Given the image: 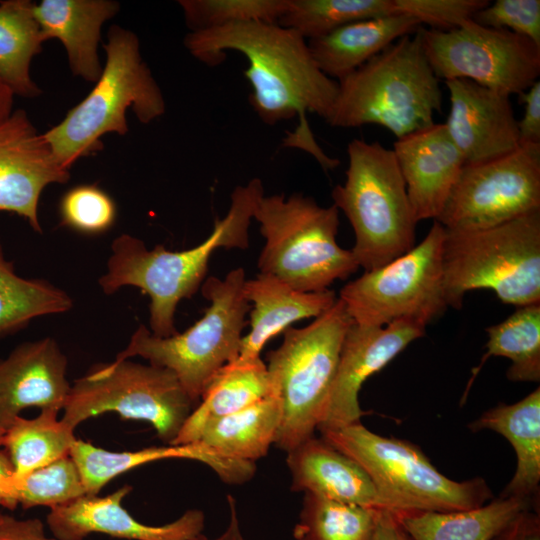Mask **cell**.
<instances>
[{
  "instance_id": "6da1fadb",
  "label": "cell",
  "mask_w": 540,
  "mask_h": 540,
  "mask_svg": "<svg viewBox=\"0 0 540 540\" xmlns=\"http://www.w3.org/2000/svg\"><path fill=\"white\" fill-rule=\"evenodd\" d=\"M184 46L210 66L221 64L228 50L243 54L248 60L244 76L252 88L249 102L261 121L274 125L298 116L301 145L305 143L322 165L328 161L314 141L305 114L326 121L338 82L318 68L307 40L298 32L277 23H235L189 32Z\"/></svg>"
},
{
  "instance_id": "7a4b0ae2",
  "label": "cell",
  "mask_w": 540,
  "mask_h": 540,
  "mask_svg": "<svg viewBox=\"0 0 540 540\" xmlns=\"http://www.w3.org/2000/svg\"><path fill=\"white\" fill-rule=\"evenodd\" d=\"M263 195V182L259 178L235 187L226 215L216 218L207 239L190 249L170 251L158 244L149 250L141 239L126 233L119 235L111 243V254L106 272L98 280L99 287L106 295L125 286L139 288L150 298L151 333L157 337L177 334V305L182 299L191 298L201 287L216 249L248 248L249 226Z\"/></svg>"
},
{
  "instance_id": "3957f363",
  "label": "cell",
  "mask_w": 540,
  "mask_h": 540,
  "mask_svg": "<svg viewBox=\"0 0 540 540\" xmlns=\"http://www.w3.org/2000/svg\"><path fill=\"white\" fill-rule=\"evenodd\" d=\"M103 48L105 63L92 90L43 133L56 160L67 170L78 159L102 150L105 134L126 135L128 109L142 124L151 123L166 111L162 91L142 58L137 35L112 25Z\"/></svg>"
},
{
  "instance_id": "277c9868",
  "label": "cell",
  "mask_w": 540,
  "mask_h": 540,
  "mask_svg": "<svg viewBox=\"0 0 540 540\" xmlns=\"http://www.w3.org/2000/svg\"><path fill=\"white\" fill-rule=\"evenodd\" d=\"M338 82L326 123L379 125L397 139L434 124L443 95L418 30L405 35Z\"/></svg>"
},
{
  "instance_id": "5b68a950",
  "label": "cell",
  "mask_w": 540,
  "mask_h": 540,
  "mask_svg": "<svg viewBox=\"0 0 540 540\" xmlns=\"http://www.w3.org/2000/svg\"><path fill=\"white\" fill-rule=\"evenodd\" d=\"M253 219L265 245L260 273L273 275L302 292L327 290L359 268L351 250L337 243L339 210L320 206L302 193L263 195Z\"/></svg>"
},
{
  "instance_id": "8992f818",
  "label": "cell",
  "mask_w": 540,
  "mask_h": 540,
  "mask_svg": "<svg viewBox=\"0 0 540 540\" xmlns=\"http://www.w3.org/2000/svg\"><path fill=\"white\" fill-rule=\"evenodd\" d=\"M347 155L345 182L333 188L331 197L353 228L355 260L368 271L413 248L418 222L392 149L353 139Z\"/></svg>"
},
{
  "instance_id": "52a82bcc",
  "label": "cell",
  "mask_w": 540,
  "mask_h": 540,
  "mask_svg": "<svg viewBox=\"0 0 540 540\" xmlns=\"http://www.w3.org/2000/svg\"><path fill=\"white\" fill-rule=\"evenodd\" d=\"M443 276L455 309L475 289L517 307L540 303V210L491 227L446 229Z\"/></svg>"
},
{
  "instance_id": "ba28073f",
  "label": "cell",
  "mask_w": 540,
  "mask_h": 540,
  "mask_svg": "<svg viewBox=\"0 0 540 540\" xmlns=\"http://www.w3.org/2000/svg\"><path fill=\"white\" fill-rule=\"evenodd\" d=\"M245 271H229L223 279L208 277L201 285L210 302L204 315L182 333L157 337L140 324L115 360L140 356L171 370L197 405L218 371L239 356L250 304L243 293Z\"/></svg>"
},
{
  "instance_id": "9c48e42d",
  "label": "cell",
  "mask_w": 540,
  "mask_h": 540,
  "mask_svg": "<svg viewBox=\"0 0 540 540\" xmlns=\"http://www.w3.org/2000/svg\"><path fill=\"white\" fill-rule=\"evenodd\" d=\"M321 434L367 473L377 491L380 509L393 513L458 511L482 506L493 498L483 478L450 479L418 446L378 435L361 422Z\"/></svg>"
},
{
  "instance_id": "30bf717a",
  "label": "cell",
  "mask_w": 540,
  "mask_h": 540,
  "mask_svg": "<svg viewBox=\"0 0 540 540\" xmlns=\"http://www.w3.org/2000/svg\"><path fill=\"white\" fill-rule=\"evenodd\" d=\"M353 323L344 304L334 305L302 328H287L267 354L272 392L281 404L274 445L290 451L314 436L335 377L346 332Z\"/></svg>"
},
{
  "instance_id": "8fae6325",
  "label": "cell",
  "mask_w": 540,
  "mask_h": 540,
  "mask_svg": "<svg viewBox=\"0 0 540 540\" xmlns=\"http://www.w3.org/2000/svg\"><path fill=\"white\" fill-rule=\"evenodd\" d=\"M196 407L169 369L130 359L92 366L71 384L61 420L75 430L83 421L116 412L146 421L171 444Z\"/></svg>"
},
{
  "instance_id": "7c38bea8",
  "label": "cell",
  "mask_w": 540,
  "mask_h": 540,
  "mask_svg": "<svg viewBox=\"0 0 540 540\" xmlns=\"http://www.w3.org/2000/svg\"><path fill=\"white\" fill-rule=\"evenodd\" d=\"M446 229L434 220L425 238L408 252L365 271L340 290L338 299L354 324L382 327L413 319L425 325L448 307L443 279Z\"/></svg>"
},
{
  "instance_id": "4fadbf2b",
  "label": "cell",
  "mask_w": 540,
  "mask_h": 540,
  "mask_svg": "<svg viewBox=\"0 0 540 540\" xmlns=\"http://www.w3.org/2000/svg\"><path fill=\"white\" fill-rule=\"evenodd\" d=\"M436 77L467 79L511 96L526 91L540 75V45L506 29L477 24L439 31L418 29Z\"/></svg>"
},
{
  "instance_id": "5bb4252c",
  "label": "cell",
  "mask_w": 540,
  "mask_h": 540,
  "mask_svg": "<svg viewBox=\"0 0 540 540\" xmlns=\"http://www.w3.org/2000/svg\"><path fill=\"white\" fill-rule=\"evenodd\" d=\"M540 210V144L465 164L436 219L447 230L480 229Z\"/></svg>"
},
{
  "instance_id": "9a60e30c",
  "label": "cell",
  "mask_w": 540,
  "mask_h": 540,
  "mask_svg": "<svg viewBox=\"0 0 540 540\" xmlns=\"http://www.w3.org/2000/svg\"><path fill=\"white\" fill-rule=\"evenodd\" d=\"M426 326L413 319L395 320L382 327L352 323L342 343L335 377L317 430L324 433L361 422L367 414L359 404L363 383L410 343L423 337Z\"/></svg>"
},
{
  "instance_id": "2e32d148",
  "label": "cell",
  "mask_w": 540,
  "mask_h": 540,
  "mask_svg": "<svg viewBox=\"0 0 540 540\" xmlns=\"http://www.w3.org/2000/svg\"><path fill=\"white\" fill-rule=\"evenodd\" d=\"M69 179L70 170L56 160L43 133L24 110H14L0 125V212L15 213L42 233L41 194L47 186Z\"/></svg>"
},
{
  "instance_id": "e0dca14e",
  "label": "cell",
  "mask_w": 540,
  "mask_h": 540,
  "mask_svg": "<svg viewBox=\"0 0 540 540\" xmlns=\"http://www.w3.org/2000/svg\"><path fill=\"white\" fill-rule=\"evenodd\" d=\"M450 97L447 132L465 164L505 156L520 146L510 96L467 79L445 81Z\"/></svg>"
},
{
  "instance_id": "ac0fdd59",
  "label": "cell",
  "mask_w": 540,
  "mask_h": 540,
  "mask_svg": "<svg viewBox=\"0 0 540 540\" xmlns=\"http://www.w3.org/2000/svg\"><path fill=\"white\" fill-rule=\"evenodd\" d=\"M132 490L126 484L106 496L84 495L52 508L46 517L49 530L59 540H84L92 533L128 540H194L202 534L205 515L199 509H189L161 526L136 520L122 506Z\"/></svg>"
},
{
  "instance_id": "d6986e66",
  "label": "cell",
  "mask_w": 540,
  "mask_h": 540,
  "mask_svg": "<svg viewBox=\"0 0 540 540\" xmlns=\"http://www.w3.org/2000/svg\"><path fill=\"white\" fill-rule=\"evenodd\" d=\"M68 359L44 337L16 346L0 359V426L5 430L27 408L63 410L71 389Z\"/></svg>"
},
{
  "instance_id": "ffe728a7",
  "label": "cell",
  "mask_w": 540,
  "mask_h": 540,
  "mask_svg": "<svg viewBox=\"0 0 540 540\" xmlns=\"http://www.w3.org/2000/svg\"><path fill=\"white\" fill-rule=\"evenodd\" d=\"M417 222L436 220L465 165L444 123L397 139L392 148Z\"/></svg>"
},
{
  "instance_id": "44dd1931",
  "label": "cell",
  "mask_w": 540,
  "mask_h": 540,
  "mask_svg": "<svg viewBox=\"0 0 540 540\" xmlns=\"http://www.w3.org/2000/svg\"><path fill=\"white\" fill-rule=\"evenodd\" d=\"M69 455L79 470L86 495H98L108 482L122 473L165 459L199 461L210 467L223 482L231 485L249 481L256 472L255 463L228 458L199 441L114 452L76 439Z\"/></svg>"
},
{
  "instance_id": "7402d4cb",
  "label": "cell",
  "mask_w": 540,
  "mask_h": 540,
  "mask_svg": "<svg viewBox=\"0 0 540 540\" xmlns=\"http://www.w3.org/2000/svg\"><path fill=\"white\" fill-rule=\"evenodd\" d=\"M243 293L250 304V331L241 339L238 358L242 360L261 357V351L270 339L294 322L322 315L338 298L330 289L320 292L296 290L265 273L246 279Z\"/></svg>"
},
{
  "instance_id": "603a6c76",
  "label": "cell",
  "mask_w": 540,
  "mask_h": 540,
  "mask_svg": "<svg viewBox=\"0 0 540 540\" xmlns=\"http://www.w3.org/2000/svg\"><path fill=\"white\" fill-rule=\"evenodd\" d=\"M120 4L112 0H42L33 5L43 41L58 39L72 74L95 83L103 66L98 56L101 29Z\"/></svg>"
},
{
  "instance_id": "cb8c5ba5",
  "label": "cell",
  "mask_w": 540,
  "mask_h": 540,
  "mask_svg": "<svg viewBox=\"0 0 540 540\" xmlns=\"http://www.w3.org/2000/svg\"><path fill=\"white\" fill-rule=\"evenodd\" d=\"M291 490L380 509L377 491L353 459L314 436L287 452Z\"/></svg>"
},
{
  "instance_id": "d4e9b609",
  "label": "cell",
  "mask_w": 540,
  "mask_h": 540,
  "mask_svg": "<svg viewBox=\"0 0 540 540\" xmlns=\"http://www.w3.org/2000/svg\"><path fill=\"white\" fill-rule=\"evenodd\" d=\"M468 428L472 432L491 430L510 442L517 467L500 496L535 504L540 490V388L514 404H499L486 410Z\"/></svg>"
},
{
  "instance_id": "484cf974",
  "label": "cell",
  "mask_w": 540,
  "mask_h": 540,
  "mask_svg": "<svg viewBox=\"0 0 540 540\" xmlns=\"http://www.w3.org/2000/svg\"><path fill=\"white\" fill-rule=\"evenodd\" d=\"M420 27L411 17L393 14L344 25L324 36L307 40V43L318 68L339 81Z\"/></svg>"
},
{
  "instance_id": "4316f807",
  "label": "cell",
  "mask_w": 540,
  "mask_h": 540,
  "mask_svg": "<svg viewBox=\"0 0 540 540\" xmlns=\"http://www.w3.org/2000/svg\"><path fill=\"white\" fill-rule=\"evenodd\" d=\"M267 366L261 357L223 366L205 389L171 444L197 442L211 422L236 413L272 394Z\"/></svg>"
},
{
  "instance_id": "83f0119b",
  "label": "cell",
  "mask_w": 540,
  "mask_h": 540,
  "mask_svg": "<svg viewBox=\"0 0 540 540\" xmlns=\"http://www.w3.org/2000/svg\"><path fill=\"white\" fill-rule=\"evenodd\" d=\"M532 506L529 500L499 496L466 510L392 513L413 540H491L516 514Z\"/></svg>"
},
{
  "instance_id": "f1b7e54d",
  "label": "cell",
  "mask_w": 540,
  "mask_h": 540,
  "mask_svg": "<svg viewBox=\"0 0 540 540\" xmlns=\"http://www.w3.org/2000/svg\"><path fill=\"white\" fill-rule=\"evenodd\" d=\"M281 404L272 393L256 403L208 424L197 442L224 456L255 463L265 457L281 424Z\"/></svg>"
},
{
  "instance_id": "f546056e",
  "label": "cell",
  "mask_w": 540,
  "mask_h": 540,
  "mask_svg": "<svg viewBox=\"0 0 540 540\" xmlns=\"http://www.w3.org/2000/svg\"><path fill=\"white\" fill-rule=\"evenodd\" d=\"M28 0L0 1V79L15 95L35 98L42 91L30 73L43 39Z\"/></svg>"
},
{
  "instance_id": "4dcf8cb0",
  "label": "cell",
  "mask_w": 540,
  "mask_h": 540,
  "mask_svg": "<svg viewBox=\"0 0 540 540\" xmlns=\"http://www.w3.org/2000/svg\"><path fill=\"white\" fill-rule=\"evenodd\" d=\"M486 332V352L480 363L472 369L462 403L476 376L492 356L505 357L511 361L506 372L510 381H540V303L517 307L504 321L486 328Z\"/></svg>"
},
{
  "instance_id": "1f68e13d",
  "label": "cell",
  "mask_w": 540,
  "mask_h": 540,
  "mask_svg": "<svg viewBox=\"0 0 540 540\" xmlns=\"http://www.w3.org/2000/svg\"><path fill=\"white\" fill-rule=\"evenodd\" d=\"M60 411L40 410L32 419L18 416L5 430L3 446L13 464V476L28 473L69 456L74 430L58 419Z\"/></svg>"
},
{
  "instance_id": "d6a6232c",
  "label": "cell",
  "mask_w": 540,
  "mask_h": 540,
  "mask_svg": "<svg viewBox=\"0 0 540 540\" xmlns=\"http://www.w3.org/2000/svg\"><path fill=\"white\" fill-rule=\"evenodd\" d=\"M73 307L63 289L45 279L19 276L0 243V337L27 326L33 319L61 314Z\"/></svg>"
},
{
  "instance_id": "836d02e7",
  "label": "cell",
  "mask_w": 540,
  "mask_h": 540,
  "mask_svg": "<svg viewBox=\"0 0 540 540\" xmlns=\"http://www.w3.org/2000/svg\"><path fill=\"white\" fill-rule=\"evenodd\" d=\"M304 494L295 540H373L379 509Z\"/></svg>"
},
{
  "instance_id": "e575fe53",
  "label": "cell",
  "mask_w": 540,
  "mask_h": 540,
  "mask_svg": "<svg viewBox=\"0 0 540 540\" xmlns=\"http://www.w3.org/2000/svg\"><path fill=\"white\" fill-rule=\"evenodd\" d=\"M0 486L6 508L10 510L17 505L23 509L36 506L52 509L86 495L81 475L70 455L23 477L6 476Z\"/></svg>"
},
{
  "instance_id": "d590c367",
  "label": "cell",
  "mask_w": 540,
  "mask_h": 540,
  "mask_svg": "<svg viewBox=\"0 0 540 540\" xmlns=\"http://www.w3.org/2000/svg\"><path fill=\"white\" fill-rule=\"evenodd\" d=\"M393 14V0H288L277 24L310 40L359 20Z\"/></svg>"
},
{
  "instance_id": "8d00e7d4",
  "label": "cell",
  "mask_w": 540,
  "mask_h": 540,
  "mask_svg": "<svg viewBox=\"0 0 540 540\" xmlns=\"http://www.w3.org/2000/svg\"><path fill=\"white\" fill-rule=\"evenodd\" d=\"M179 6L190 32L235 23H277L288 0H180Z\"/></svg>"
},
{
  "instance_id": "74e56055",
  "label": "cell",
  "mask_w": 540,
  "mask_h": 540,
  "mask_svg": "<svg viewBox=\"0 0 540 540\" xmlns=\"http://www.w3.org/2000/svg\"><path fill=\"white\" fill-rule=\"evenodd\" d=\"M61 224L84 234H100L115 222L113 199L96 185H78L68 190L59 204Z\"/></svg>"
},
{
  "instance_id": "f35d334b",
  "label": "cell",
  "mask_w": 540,
  "mask_h": 540,
  "mask_svg": "<svg viewBox=\"0 0 540 540\" xmlns=\"http://www.w3.org/2000/svg\"><path fill=\"white\" fill-rule=\"evenodd\" d=\"M488 0H393L395 14L413 18L430 29L449 31L471 20Z\"/></svg>"
},
{
  "instance_id": "ab89813d",
  "label": "cell",
  "mask_w": 540,
  "mask_h": 540,
  "mask_svg": "<svg viewBox=\"0 0 540 540\" xmlns=\"http://www.w3.org/2000/svg\"><path fill=\"white\" fill-rule=\"evenodd\" d=\"M479 25L506 29L540 45V1L496 0L474 14Z\"/></svg>"
},
{
  "instance_id": "60d3db41",
  "label": "cell",
  "mask_w": 540,
  "mask_h": 540,
  "mask_svg": "<svg viewBox=\"0 0 540 540\" xmlns=\"http://www.w3.org/2000/svg\"><path fill=\"white\" fill-rule=\"evenodd\" d=\"M524 104V114L518 120L520 144H540V82L537 80L518 95Z\"/></svg>"
},
{
  "instance_id": "b9f144b4",
  "label": "cell",
  "mask_w": 540,
  "mask_h": 540,
  "mask_svg": "<svg viewBox=\"0 0 540 540\" xmlns=\"http://www.w3.org/2000/svg\"><path fill=\"white\" fill-rule=\"evenodd\" d=\"M491 540H540L539 510L520 511Z\"/></svg>"
},
{
  "instance_id": "7bdbcfd3",
  "label": "cell",
  "mask_w": 540,
  "mask_h": 540,
  "mask_svg": "<svg viewBox=\"0 0 540 540\" xmlns=\"http://www.w3.org/2000/svg\"><path fill=\"white\" fill-rule=\"evenodd\" d=\"M0 540H59L48 537L38 518L16 519L4 515L0 522Z\"/></svg>"
},
{
  "instance_id": "ee69618b",
  "label": "cell",
  "mask_w": 540,
  "mask_h": 540,
  "mask_svg": "<svg viewBox=\"0 0 540 540\" xmlns=\"http://www.w3.org/2000/svg\"><path fill=\"white\" fill-rule=\"evenodd\" d=\"M373 540H413L399 523L395 515L379 509Z\"/></svg>"
},
{
  "instance_id": "f6af8a7d",
  "label": "cell",
  "mask_w": 540,
  "mask_h": 540,
  "mask_svg": "<svg viewBox=\"0 0 540 540\" xmlns=\"http://www.w3.org/2000/svg\"><path fill=\"white\" fill-rule=\"evenodd\" d=\"M229 522L226 530L215 539H208L202 534L194 540H246L241 532L235 499L228 495Z\"/></svg>"
},
{
  "instance_id": "bcb514c9",
  "label": "cell",
  "mask_w": 540,
  "mask_h": 540,
  "mask_svg": "<svg viewBox=\"0 0 540 540\" xmlns=\"http://www.w3.org/2000/svg\"><path fill=\"white\" fill-rule=\"evenodd\" d=\"M14 96L13 91L0 79V125L14 112Z\"/></svg>"
},
{
  "instance_id": "7dc6e473",
  "label": "cell",
  "mask_w": 540,
  "mask_h": 540,
  "mask_svg": "<svg viewBox=\"0 0 540 540\" xmlns=\"http://www.w3.org/2000/svg\"><path fill=\"white\" fill-rule=\"evenodd\" d=\"M13 472H14L13 464L9 458L8 453L6 452L5 449L0 450V483L4 477L13 474ZM0 506H3L5 508L7 507V503L3 496L1 486H0Z\"/></svg>"
},
{
  "instance_id": "c3c4849f",
  "label": "cell",
  "mask_w": 540,
  "mask_h": 540,
  "mask_svg": "<svg viewBox=\"0 0 540 540\" xmlns=\"http://www.w3.org/2000/svg\"><path fill=\"white\" fill-rule=\"evenodd\" d=\"M5 436V429L0 426V447L3 446Z\"/></svg>"
},
{
  "instance_id": "681fc988",
  "label": "cell",
  "mask_w": 540,
  "mask_h": 540,
  "mask_svg": "<svg viewBox=\"0 0 540 540\" xmlns=\"http://www.w3.org/2000/svg\"><path fill=\"white\" fill-rule=\"evenodd\" d=\"M2 517H3V514L0 513V522H1V520H2Z\"/></svg>"
}]
</instances>
